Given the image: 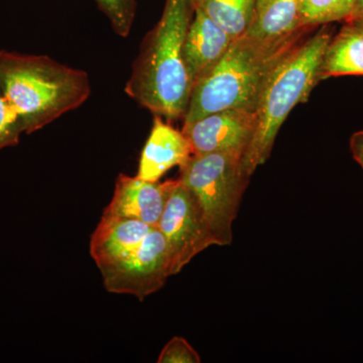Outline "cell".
Returning a JSON list of instances; mask_svg holds the SVG:
<instances>
[{"instance_id":"d6986e66","label":"cell","mask_w":363,"mask_h":363,"mask_svg":"<svg viewBox=\"0 0 363 363\" xmlns=\"http://www.w3.org/2000/svg\"><path fill=\"white\" fill-rule=\"evenodd\" d=\"M157 362L199 363L201 362V358L186 339L174 337L162 348Z\"/></svg>"},{"instance_id":"3957f363","label":"cell","mask_w":363,"mask_h":363,"mask_svg":"<svg viewBox=\"0 0 363 363\" xmlns=\"http://www.w3.org/2000/svg\"><path fill=\"white\" fill-rule=\"evenodd\" d=\"M307 33L276 42L247 35L234 39L220 61L193 85L183 125L225 109L255 111L272 70Z\"/></svg>"},{"instance_id":"52a82bcc","label":"cell","mask_w":363,"mask_h":363,"mask_svg":"<svg viewBox=\"0 0 363 363\" xmlns=\"http://www.w3.org/2000/svg\"><path fill=\"white\" fill-rule=\"evenodd\" d=\"M157 227L168 243L173 274L203 250L216 245L197 200L179 178Z\"/></svg>"},{"instance_id":"ba28073f","label":"cell","mask_w":363,"mask_h":363,"mask_svg":"<svg viewBox=\"0 0 363 363\" xmlns=\"http://www.w3.org/2000/svg\"><path fill=\"white\" fill-rule=\"evenodd\" d=\"M257 126L255 111L225 109L207 114L194 123L183 125L193 155L224 152L242 159L252 142Z\"/></svg>"},{"instance_id":"277c9868","label":"cell","mask_w":363,"mask_h":363,"mask_svg":"<svg viewBox=\"0 0 363 363\" xmlns=\"http://www.w3.org/2000/svg\"><path fill=\"white\" fill-rule=\"evenodd\" d=\"M332 32L326 26L310 37L304 38L281 59L266 81L255 113V135L241 160L245 175L271 156L279 128L298 104L308 101L312 90L321 82V67Z\"/></svg>"},{"instance_id":"ac0fdd59","label":"cell","mask_w":363,"mask_h":363,"mask_svg":"<svg viewBox=\"0 0 363 363\" xmlns=\"http://www.w3.org/2000/svg\"><path fill=\"white\" fill-rule=\"evenodd\" d=\"M23 133L20 117L0 93V152L18 145Z\"/></svg>"},{"instance_id":"5bb4252c","label":"cell","mask_w":363,"mask_h":363,"mask_svg":"<svg viewBox=\"0 0 363 363\" xmlns=\"http://www.w3.org/2000/svg\"><path fill=\"white\" fill-rule=\"evenodd\" d=\"M338 76H363V21H345L327 45L321 80Z\"/></svg>"},{"instance_id":"5b68a950","label":"cell","mask_w":363,"mask_h":363,"mask_svg":"<svg viewBox=\"0 0 363 363\" xmlns=\"http://www.w3.org/2000/svg\"><path fill=\"white\" fill-rule=\"evenodd\" d=\"M241 160L224 152L193 155L180 167L179 179L197 200L219 247L233 242V224L250 183Z\"/></svg>"},{"instance_id":"8992f818","label":"cell","mask_w":363,"mask_h":363,"mask_svg":"<svg viewBox=\"0 0 363 363\" xmlns=\"http://www.w3.org/2000/svg\"><path fill=\"white\" fill-rule=\"evenodd\" d=\"M101 274L109 293L126 294L140 301L149 297L173 276L166 238L155 227L135 252Z\"/></svg>"},{"instance_id":"ffe728a7","label":"cell","mask_w":363,"mask_h":363,"mask_svg":"<svg viewBox=\"0 0 363 363\" xmlns=\"http://www.w3.org/2000/svg\"><path fill=\"white\" fill-rule=\"evenodd\" d=\"M350 147L353 159L363 171V130L357 131L351 135Z\"/></svg>"},{"instance_id":"9c48e42d","label":"cell","mask_w":363,"mask_h":363,"mask_svg":"<svg viewBox=\"0 0 363 363\" xmlns=\"http://www.w3.org/2000/svg\"><path fill=\"white\" fill-rule=\"evenodd\" d=\"M177 183L178 179L152 182L119 174L104 215L136 219L157 227Z\"/></svg>"},{"instance_id":"9a60e30c","label":"cell","mask_w":363,"mask_h":363,"mask_svg":"<svg viewBox=\"0 0 363 363\" xmlns=\"http://www.w3.org/2000/svg\"><path fill=\"white\" fill-rule=\"evenodd\" d=\"M193 4L234 40L247 32L255 0H193Z\"/></svg>"},{"instance_id":"30bf717a","label":"cell","mask_w":363,"mask_h":363,"mask_svg":"<svg viewBox=\"0 0 363 363\" xmlns=\"http://www.w3.org/2000/svg\"><path fill=\"white\" fill-rule=\"evenodd\" d=\"M154 228L136 219L102 215L91 236V257L100 272L106 271L135 252Z\"/></svg>"},{"instance_id":"7a4b0ae2","label":"cell","mask_w":363,"mask_h":363,"mask_svg":"<svg viewBox=\"0 0 363 363\" xmlns=\"http://www.w3.org/2000/svg\"><path fill=\"white\" fill-rule=\"evenodd\" d=\"M0 93L30 135L82 106L91 83L87 72L50 57L0 51Z\"/></svg>"},{"instance_id":"e0dca14e","label":"cell","mask_w":363,"mask_h":363,"mask_svg":"<svg viewBox=\"0 0 363 363\" xmlns=\"http://www.w3.org/2000/svg\"><path fill=\"white\" fill-rule=\"evenodd\" d=\"M118 37L128 38L135 23L136 0H94Z\"/></svg>"},{"instance_id":"2e32d148","label":"cell","mask_w":363,"mask_h":363,"mask_svg":"<svg viewBox=\"0 0 363 363\" xmlns=\"http://www.w3.org/2000/svg\"><path fill=\"white\" fill-rule=\"evenodd\" d=\"M357 0H298V18L305 28L347 21L352 16Z\"/></svg>"},{"instance_id":"4fadbf2b","label":"cell","mask_w":363,"mask_h":363,"mask_svg":"<svg viewBox=\"0 0 363 363\" xmlns=\"http://www.w3.org/2000/svg\"><path fill=\"white\" fill-rule=\"evenodd\" d=\"M310 30L301 26L298 0H255L252 23L245 35L264 42H276Z\"/></svg>"},{"instance_id":"44dd1931","label":"cell","mask_w":363,"mask_h":363,"mask_svg":"<svg viewBox=\"0 0 363 363\" xmlns=\"http://www.w3.org/2000/svg\"><path fill=\"white\" fill-rule=\"evenodd\" d=\"M348 21H363V0H357L354 11H353L352 16Z\"/></svg>"},{"instance_id":"7c38bea8","label":"cell","mask_w":363,"mask_h":363,"mask_svg":"<svg viewBox=\"0 0 363 363\" xmlns=\"http://www.w3.org/2000/svg\"><path fill=\"white\" fill-rule=\"evenodd\" d=\"M233 40L225 30L195 7L183 45L184 63L192 88L220 61Z\"/></svg>"},{"instance_id":"8fae6325","label":"cell","mask_w":363,"mask_h":363,"mask_svg":"<svg viewBox=\"0 0 363 363\" xmlns=\"http://www.w3.org/2000/svg\"><path fill=\"white\" fill-rule=\"evenodd\" d=\"M192 156V147L183 131L176 130L162 116H154L136 176L143 180L160 181L167 172L184 166Z\"/></svg>"},{"instance_id":"6da1fadb","label":"cell","mask_w":363,"mask_h":363,"mask_svg":"<svg viewBox=\"0 0 363 363\" xmlns=\"http://www.w3.org/2000/svg\"><path fill=\"white\" fill-rule=\"evenodd\" d=\"M193 0H166L161 20L143 39L126 82V94L166 121L185 116L192 84L183 58Z\"/></svg>"}]
</instances>
